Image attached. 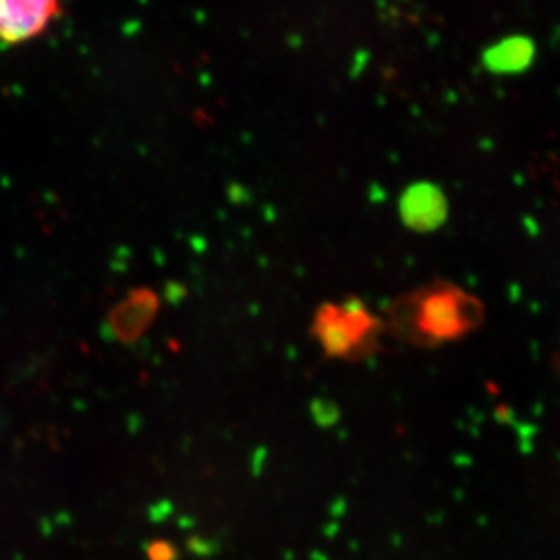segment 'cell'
<instances>
[{
    "instance_id": "1",
    "label": "cell",
    "mask_w": 560,
    "mask_h": 560,
    "mask_svg": "<svg viewBox=\"0 0 560 560\" xmlns=\"http://www.w3.org/2000/svg\"><path fill=\"white\" fill-rule=\"evenodd\" d=\"M485 323L477 296L447 280H433L397 296L386 310V331L417 348L463 340Z\"/></svg>"
},
{
    "instance_id": "2",
    "label": "cell",
    "mask_w": 560,
    "mask_h": 560,
    "mask_svg": "<svg viewBox=\"0 0 560 560\" xmlns=\"http://www.w3.org/2000/svg\"><path fill=\"white\" fill-rule=\"evenodd\" d=\"M386 331L377 317L359 296L345 302H323L313 315V339L326 359L345 362L366 361L381 350V337Z\"/></svg>"
},
{
    "instance_id": "3",
    "label": "cell",
    "mask_w": 560,
    "mask_h": 560,
    "mask_svg": "<svg viewBox=\"0 0 560 560\" xmlns=\"http://www.w3.org/2000/svg\"><path fill=\"white\" fill-rule=\"evenodd\" d=\"M62 11V0H0V43L40 37Z\"/></svg>"
},
{
    "instance_id": "4",
    "label": "cell",
    "mask_w": 560,
    "mask_h": 560,
    "mask_svg": "<svg viewBox=\"0 0 560 560\" xmlns=\"http://www.w3.org/2000/svg\"><path fill=\"white\" fill-rule=\"evenodd\" d=\"M161 301L150 288H136L117 302L108 315V328L122 345H133L155 323Z\"/></svg>"
},
{
    "instance_id": "5",
    "label": "cell",
    "mask_w": 560,
    "mask_h": 560,
    "mask_svg": "<svg viewBox=\"0 0 560 560\" xmlns=\"http://www.w3.org/2000/svg\"><path fill=\"white\" fill-rule=\"evenodd\" d=\"M400 215L406 226L416 232H431L441 226L446 217V205L441 194L428 186H419L405 195L400 202Z\"/></svg>"
},
{
    "instance_id": "6",
    "label": "cell",
    "mask_w": 560,
    "mask_h": 560,
    "mask_svg": "<svg viewBox=\"0 0 560 560\" xmlns=\"http://www.w3.org/2000/svg\"><path fill=\"white\" fill-rule=\"evenodd\" d=\"M313 417L320 425H331L339 419V410L331 400H315L312 405Z\"/></svg>"
}]
</instances>
